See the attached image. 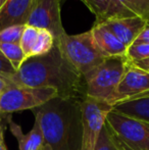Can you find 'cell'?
Returning a JSON list of instances; mask_svg holds the SVG:
<instances>
[{
	"instance_id": "23",
	"label": "cell",
	"mask_w": 149,
	"mask_h": 150,
	"mask_svg": "<svg viewBox=\"0 0 149 150\" xmlns=\"http://www.w3.org/2000/svg\"><path fill=\"white\" fill-rule=\"evenodd\" d=\"M135 13L149 22V0H130Z\"/></svg>"
},
{
	"instance_id": "2",
	"label": "cell",
	"mask_w": 149,
	"mask_h": 150,
	"mask_svg": "<svg viewBox=\"0 0 149 150\" xmlns=\"http://www.w3.org/2000/svg\"><path fill=\"white\" fill-rule=\"evenodd\" d=\"M81 102L56 97L33 110L40 122L47 150H80Z\"/></svg>"
},
{
	"instance_id": "21",
	"label": "cell",
	"mask_w": 149,
	"mask_h": 150,
	"mask_svg": "<svg viewBox=\"0 0 149 150\" xmlns=\"http://www.w3.org/2000/svg\"><path fill=\"white\" fill-rule=\"evenodd\" d=\"M27 25H16L0 31V43H18Z\"/></svg>"
},
{
	"instance_id": "14",
	"label": "cell",
	"mask_w": 149,
	"mask_h": 150,
	"mask_svg": "<svg viewBox=\"0 0 149 150\" xmlns=\"http://www.w3.org/2000/svg\"><path fill=\"white\" fill-rule=\"evenodd\" d=\"M113 109L128 117L149 122V92L117 103L113 106Z\"/></svg>"
},
{
	"instance_id": "18",
	"label": "cell",
	"mask_w": 149,
	"mask_h": 150,
	"mask_svg": "<svg viewBox=\"0 0 149 150\" xmlns=\"http://www.w3.org/2000/svg\"><path fill=\"white\" fill-rule=\"evenodd\" d=\"M54 45H55V39H54L53 35L49 31L39 29V33H38V37L34 48H33L31 57L44 55V54L48 53L49 51H51Z\"/></svg>"
},
{
	"instance_id": "9",
	"label": "cell",
	"mask_w": 149,
	"mask_h": 150,
	"mask_svg": "<svg viewBox=\"0 0 149 150\" xmlns=\"http://www.w3.org/2000/svg\"><path fill=\"white\" fill-rule=\"evenodd\" d=\"M147 92H149V71L139 69L129 61L117 87L113 106Z\"/></svg>"
},
{
	"instance_id": "15",
	"label": "cell",
	"mask_w": 149,
	"mask_h": 150,
	"mask_svg": "<svg viewBox=\"0 0 149 150\" xmlns=\"http://www.w3.org/2000/svg\"><path fill=\"white\" fill-rule=\"evenodd\" d=\"M130 16H138L134 11L130 0H112L109 7L101 23L112 18H130Z\"/></svg>"
},
{
	"instance_id": "8",
	"label": "cell",
	"mask_w": 149,
	"mask_h": 150,
	"mask_svg": "<svg viewBox=\"0 0 149 150\" xmlns=\"http://www.w3.org/2000/svg\"><path fill=\"white\" fill-rule=\"evenodd\" d=\"M27 25L49 31L55 41L58 40L66 34L60 16V1L35 0Z\"/></svg>"
},
{
	"instance_id": "22",
	"label": "cell",
	"mask_w": 149,
	"mask_h": 150,
	"mask_svg": "<svg viewBox=\"0 0 149 150\" xmlns=\"http://www.w3.org/2000/svg\"><path fill=\"white\" fill-rule=\"evenodd\" d=\"M87 8L96 16V24L103 21L112 0H82Z\"/></svg>"
},
{
	"instance_id": "30",
	"label": "cell",
	"mask_w": 149,
	"mask_h": 150,
	"mask_svg": "<svg viewBox=\"0 0 149 150\" xmlns=\"http://www.w3.org/2000/svg\"><path fill=\"white\" fill-rule=\"evenodd\" d=\"M5 1H6V0H0V5H3V4L4 3H5Z\"/></svg>"
},
{
	"instance_id": "10",
	"label": "cell",
	"mask_w": 149,
	"mask_h": 150,
	"mask_svg": "<svg viewBox=\"0 0 149 150\" xmlns=\"http://www.w3.org/2000/svg\"><path fill=\"white\" fill-rule=\"evenodd\" d=\"M147 23V21L143 20L140 16H130V18H112L100 24H103L108 30L117 36L119 41L129 47L135 42L140 33L146 27Z\"/></svg>"
},
{
	"instance_id": "12",
	"label": "cell",
	"mask_w": 149,
	"mask_h": 150,
	"mask_svg": "<svg viewBox=\"0 0 149 150\" xmlns=\"http://www.w3.org/2000/svg\"><path fill=\"white\" fill-rule=\"evenodd\" d=\"M91 32L97 47L106 57L126 56L128 47L103 24L95 23Z\"/></svg>"
},
{
	"instance_id": "13",
	"label": "cell",
	"mask_w": 149,
	"mask_h": 150,
	"mask_svg": "<svg viewBox=\"0 0 149 150\" xmlns=\"http://www.w3.org/2000/svg\"><path fill=\"white\" fill-rule=\"evenodd\" d=\"M7 122L9 125L10 132L18 140L20 150H47L40 122L37 117H35L33 129L27 135L23 133L22 128L11 120L10 115H8Z\"/></svg>"
},
{
	"instance_id": "31",
	"label": "cell",
	"mask_w": 149,
	"mask_h": 150,
	"mask_svg": "<svg viewBox=\"0 0 149 150\" xmlns=\"http://www.w3.org/2000/svg\"><path fill=\"white\" fill-rule=\"evenodd\" d=\"M0 8H1V5H0Z\"/></svg>"
},
{
	"instance_id": "16",
	"label": "cell",
	"mask_w": 149,
	"mask_h": 150,
	"mask_svg": "<svg viewBox=\"0 0 149 150\" xmlns=\"http://www.w3.org/2000/svg\"><path fill=\"white\" fill-rule=\"evenodd\" d=\"M94 150H126L107 124H104Z\"/></svg>"
},
{
	"instance_id": "20",
	"label": "cell",
	"mask_w": 149,
	"mask_h": 150,
	"mask_svg": "<svg viewBox=\"0 0 149 150\" xmlns=\"http://www.w3.org/2000/svg\"><path fill=\"white\" fill-rule=\"evenodd\" d=\"M126 57L130 62L149 58V43H133L127 49Z\"/></svg>"
},
{
	"instance_id": "28",
	"label": "cell",
	"mask_w": 149,
	"mask_h": 150,
	"mask_svg": "<svg viewBox=\"0 0 149 150\" xmlns=\"http://www.w3.org/2000/svg\"><path fill=\"white\" fill-rule=\"evenodd\" d=\"M0 143H4V137H3V129H2L1 120H0Z\"/></svg>"
},
{
	"instance_id": "24",
	"label": "cell",
	"mask_w": 149,
	"mask_h": 150,
	"mask_svg": "<svg viewBox=\"0 0 149 150\" xmlns=\"http://www.w3.org/2000/svg\"><path fill=\"white\" fill-rule=\"evenodd\" d=\"M16 73V69L12 67L11 63L6 59V57L3 55V53L0 51V75L3 76V77L9 78L12 77Z\"/></svg>"
},
{
	"instance_id": "4",
	"label": "cell",
	"mask_w": 149,
	"mask_h": 150,
	"mask_svg": "<svg viewBox=\"0 0 149 150\" xmlns=\"http://www.w3.org/2000/svg\"><path fill=\"white\" fill-rule=\"evenodd\" d=\"M129 60L126 56L107 57L85 77L87 97L100 100L113 107L115 94Z\"/></svg>"
},
{
	"instance_id": "3",
	"label": "cell",
	"mask_w": 149,
	"mask_h": 150,
	"mask_svg": "<svg viewBox=\"0 0 149 150\" xmlns=\"http://www.w3.org/2000/svg\"><path fill=\"white\" fill-rule=\"evenodd\" d=\"M55 43L64 57L84 78L107 58L97 47L91 30L77 35L66 33Z\"/></svg>"
},
{
	"instance_id": "1",
	"label": "cell",
	"mask_w": 149,
	"mask_h": 150,
	"mask_svg": "<svg viewBox=\"0 0 149 150\" xmlns=\"http://www.w3.org/2000/svg\"><path fill=\"white\" fill-rule=\"evenodd\" d=\"M8 80L12 86L55 88L64 99L83 101L87 97L85 78L64 57L56 43L48 53L27 58Z\"/></svg>"
},
{
	"instance_id": "32",
	"label": "cell",
	"mask_w": 149,
	"mask_h": 150,
	"mask_svg": "<svg viewBox=\"0 0 149 150\" xmlns=\"http://www.w3.org/2000/svg\"><path fill=\"white\" fill-rule=\"evenodd\" d=\"M148 23H149V22H148Z\"/></svg>"
},
{
	"instance_id": "27",
	"label": "cell",
	"mask_w": 149,
	"mask_h": 150,
	"mask_svg": "<svg viewBox=\"0 0 149 150\" xmlns=\"http://www.w3.org/2000/svg\"><path fill=\"white\" fill-rule=\"evenodd\" d=\"M134 65H136L137 67L141 69H144L146 71H149V58L144 60H140V61H136V62H132Z\"/></svg>"
},
{
	"instance_id": "25",
	"label": "cell",
	"mask_w": 149,
	"mask_h": 150,
	"mask_svg": "<svg viewBox=\"0 0 149 150\" xmlns=\"http://www.w3.org/2000/svg\"><path fill=\"white\" fill-rule=\"evenodd\" d=\"M134 43H149V23H147L146 27L140 33Z\"/></svg>"
},
{
	"instance_id": "19",
	"label": "cell",
	"mask_w": 149,
	"mask_h": 150,
	"mask_svg": "<svg viewBox=\"0 0 149 150\" xmlns=\"http://www.w3.org/2000/svg\"><path fill=\"white\" fill-rule=\"evenodd\" d=\"M38 33H39V29L35 28V27L27 25L26 28H25L24 33L22 35V39H20V45L27 58L31 57L33 48H34L35 43H36Z\"/></svg>"
},
{
	"instance_id": "17",
	"label": "cell",
	"mask_w": 149,
	"mask_h": 150,
	"mask_svg": "<svg viewBox=\"0 0 149 150\" xmlns=\"http://www.w3.org/2000/svg\"><path fill=\"white\" fill-rule=\"evenodd\" d=\"M0 51L3 53L6 59L11 63L16 71H18L22 67L24 61L27 59L18 43H0Z\"/></svg>"
},
{
	"instance_id": "11",
	"label": "cell",
	"mask_w": 149,
	"mask_h": 150,
	"mask_svg": "<svg viewBox=\"0 0 149 150\" xmlns=\"http://www.w3.org/2000/svg\"><path fill=\"white\" fill-rule=\"evenodd\" d=\"M35 0H6L0 8V31L16 25H27Z\"/></svg>"
},
{
	"instance_id": "6",
	"label": "cell",
	"mask_w": 149,
	"mask_h": 150,
	"mask_svg": "<svg viewBox=\"0 0 149 150\" xmlns=\"http://www.w3.org/2000/svg\"><path fill=\"white\" fill-rule=\"evenodd\" d=\"M106 124L126 150H149V122L112 109L106 117Z\"/></svg>"
},
{
	"instance_id": "29",
	"label": "cell",
	"mask_w": 149,
	"mask_h": 150,
	"mask_svg": "<svg viewBox=\"0 0 149 150\" xmlns=\"http://www.w3.org/2000/svg\"><path fill=\"white\" fill-rule=\"evenodd\" d=\"M0 150H7L5 146V143H0Z\"/></svg>"
},
{
	"instance_id": "26",
	"label": "cell",
	"mask_w": 149,
	"mask_h": 150,
	"mask_svg": "<svg viewBox=\"0 0 149 150\" xmlns=\"http://www.w3.org/2000/svg\"><path fill=\"white\" fill-rule=\"evenodd\" d=\"M12 84L10 83V81L8 80V78L3 77L0 75V95L4 92L6 89H8L9 87H11Z\"/></svg>"
},
{
	"instance_id": "7",
	"label": "cell",
	"mask_w": 149,
	"mask_h": 150,
	"mask_svg": "<svg viewBox=\"0 0 149 150\" xmlns=\"http://www.w3.org/2000/svg\"><path fill=\"white\" fill-rule=\"evenodd\" d=\"M113 109L103 101L86 97L81 102L82 138L80 150H94L98 137L106 122L107 115Z\"/></svg>"
},
{
	"instance_id": "5",
	"label": "cell",
	"mask_w": 149,
	"mask_h": 150,
	"mask_svg": "<svg viewBox=\"0 0 149 150\" xmlns=\"http://www.w3.org/2000/svg\"><path fill=\"white\" fill-rule=\"evenodd\" d=\"M56 97L58 92L52 87L11 86L0 95V113L34 110Z\"/></svg>"
}]
</instances>
